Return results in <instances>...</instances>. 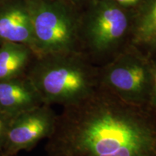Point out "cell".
Wrapping results in <instances>:
<instances>
[{"label":"cell","instance_id":"obj_8","mask_svg":"<svg viewBox=\"0 0 156 156\" xmlns=\"http://www.w3.org/2000/svg\"><path fill=\"white\" fill-rule=\"evenodd\" d=\"M0 40L28 46L32 50L34 34L30 14L12 8L0 14Z\"/></svg>","mask_w":156,"mask_h":156},{"label":"cell","instance_id":"obj_13","mask_svg":"<svg viewBox=\"0 0 156 156\" xmlns=\"http://www.w3.org/2000/svg\"><path fill=\"white\" fill-rule=\"evenodd\" d=\"M138 0H117V2H119L120 4H122V5H132V4L136 3Z\"/></svg>","mask_w":156,"mask_h":156},{"label":"cell","instance_id":"obj_9","mask_svg":"<svg viewBox=\"0 0 156 156\" xmlns=\"http://www.w3.org/2000/svg\"><path fill=\"white\" fill-rule=\"evenodd\" d=\"M31 51L25 45L5 42L0 48V80L25 75Z\"/></svg>","mask_w":156,"mask_h":156},{"label":"cell","instance_id":"obj_11","mask_svg":"<svg viewBox=\"0 0 156 156\" xmlns=\"http://www.w3.org/2000/svg\"><path fill=\"white\" fill-rule=\"evenodd\" d=\"M152 64V87L150 105L156 112V56H151Z\"/></svg>","mask_w":156,"mask_h":156},{"label":"cell","instance_id":"obj_1","mask_svg":"<svg viewBox=\"0 0 156 156\" xmlns=\"http://www.w3.org/2000/svg\"><path fill=\"white\" fill-rule=\"evenodd\" d=\"M46 151L49 156H156V112L99 85L57 115Z\"/></svg>","mask_w":156,"mask_h":156},{"label":"cell","instance_id":"obj_12","mask_svg":"<svg viewBox=\"0 0 156 156\" xmlns=\"http://www.w3.org/2000/svg\"><path fill=\"white\" fill-rule=\"evenodd\" d=\"M11 119L12 117L0 112V149L2 147L6 133H7Z\"/></svg>","mask_w":156,"mask_h":156},{"label":"cell","instance_id":"obj_3","mask_svg":"<svg viewBox=\"0 0 156 156\" xmlns=\"http://www.w3.org/2000/svg\"><path fill=\"white\" fill-rule=\"evenodd\" d=\"M100 85L125 102L150 105L152 87L151 56L140 53L118 55L99 67Z\"/></svg>","mask_w":156,"mask_h":156},{"label":"cell","instance_id":"obj_10","mask_svg":"<svg viewBox=\"0 0 156 156\" xmlns=\"http://www.w3.org/2000/svg\"><path fill=\"white\" fill-rule=\"evenodd\" d=\"M134 44L143 46L153 53L156 54V0H151L138 21L132 35Z\"/></svg>","mask_w":156,"mask_h":156},{"label":"cell","instance_id":"obj_6","mask_svg":"<svg viewBox=\"0 0 156 156\" xmlns=\"http://www.w3.org/2000/svg\"><path fill=\"white\" fill-rule=\"evenodd\" d=\"M56 119L57 115L51 106L46 104L12 117L1 149L10 155L31 149L39 141L51 135Z\"/></svg>","mask_w":156,"mask_h":156},{"label":"cell","instance_id":"obj_4","mask_svg":"<svg viewBox=\"0 0 156 156\" xmlns=\"http://www.w3.org/2000/svg\"><path fill=\"white\" fill-rule=\"evenodd\" d=\"M28 13L34 34L32 51L39 57L74 52L78 31L67 15L48 6H41Z\"/></svg>","mask_w":156,"mask_h":156},{"label":"cell","instance_id":"obj_7","mask_svg":"<svg viewBox=\"0 0 156 156\" xmlns=\"http://www.w3.org/2000/svg\"><path fill=\"white\" fill-rule=\"evenodd\" d=\"M44 104L26 75L0 80V112L12 118Z\"/></svg>","mask_w":156,"mask_h":156},{"label":"cell","instance_id":"obj_5","mask_svg":"<svg viewBox=\"0 0 156 156\" xmlns=\"http://www.w3.org/2000/svg\"><path fill=\"white\" fill-rule=\"evenodd\" d=\"M129 21L121 9L106 7L97 13L85 26L83 41L93 58L104 61L103 66L110 62L109 56L118 51L129 30ZM103 67V66H102Z\"/></svg>","mask_w":156,"mask_h":156},{"label":"cell","instance_id":"obj_2","mask_svg":"<svg viewBox=\"0 0 156 156\" xmlns=\"http://www.w3.org/2000/svg\"><path fill=\"white\" fill-rule=\"evenodd\" d=\"M73 52L40 57L26 74L44 104L72 106L100 85L99 67Z\"/></svg>","mask_w":156,"mask_h":156}]
</instances>
